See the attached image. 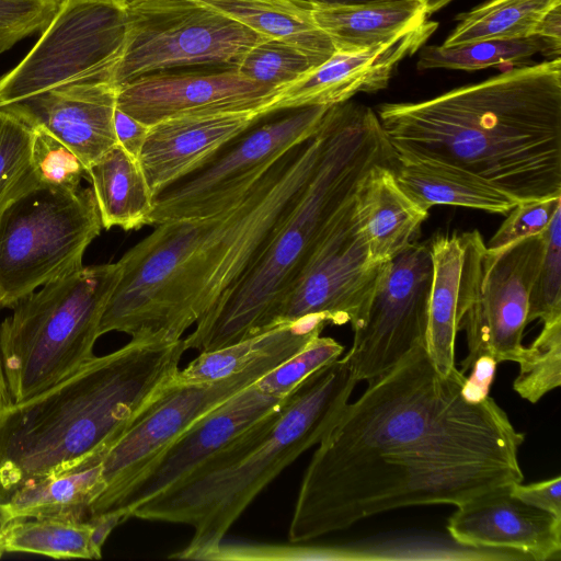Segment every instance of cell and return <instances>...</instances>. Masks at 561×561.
Segmentation results:
<instances>
[{"instance_id": "cell-1", "label": "cell", "mask_w": 561, "mask_h": 561, "mask_svg": "<svg viewBox=\"0 0 561 561\" xmlns=\"http://www.w3.org/2000/svg\"><path fill=\"white\" fill-rule=\"evenodd\" d=\"M465 375L440 373L425 344L368 381L312 455L288 528L290 542L343 530L388 511L459 506L520 483L525 435Z\"/></svg>"}, {"instance_id": "cell-2", "label": "cell", "mask_w": 561, "mask_h": 561, "mask_svg": "<svg viewBox=\"0 0 561 561\" xmlns=\"http://www.w3.org/2000/svg\"><path fill=\"white\" fill-rule=\"evenodd\" d=\"M327 135L323 117L318 130L283 153L237 204L157 225L131 247L118 261L122 273L100 335L182 339L261 259L316 172Z\"/></svg>"}, {"instance_id": "cell-3", "label": "cell", "mask_w": 561, "mask_h": 561, "mask_svg": "<svg viewBox=\"0 0 561 561\" xmlns=\"http://www.w3.org/2000/svg\"><path fill=\"white\" fill-rule=\"evenodd\" d=\"M397 161L466 170L518 202L561 196V59L376 112Z\"/></svg>"}, {"instance_id": "cell-4", "label": "cell", "mask_w": 561, "mask_h": 561, "mask_svg": "<svg viewBox=\"0 0 561 561\" xmlns=\"http://www.w3.org/2000/svg\"><path fill=\"white\" fill-rule=\"evenodd\" d=\"M186 347L135 336L0 416V502L23 483L100 462L173 382Z\"/></svg>"}, {"instance_id": "cell-5", "label": "cell", "mask_w": 561, "mask_h": 561, "mask_svg": "<svg viewBox=\"0 0 561 561\" xmlns=\"http://www.w3.org/2000/svg\"><path fill=\"white\" fill-rule=\"evenodd\" d=\"M356 383L341 358L320 367L277 408L135 507L130 517L191 526L194 533L190 543L170 558L209 560L255 496L321 442L348 403Z\"/></svg>"}, {"instance_id": "cell-6", "label": "cell", "mask_w": 561, "mask_h": 561, "mask_svg": "<svg viewBox=\"0 0 561 561\" xmlns=\"http://www.w3.org/2000/svg\"><path fill=\"white\" fill-rule=\"evenodd\" d=\"M323 152L306 190L251 271L184 337L187 350L216 351L275 328L277 311L340 211L376 165L396 163L370 107L332 105Z\"/></svg>"}, {"instance_id": "cell-7", "label": "cell", "mask_w": 561, "mask_h": 561, "mask_svg": "<svg viewBox=\"0 0 561 561\" xmlns=\"http://www.w3.org/2000/svg\"><path fill=\"white\" fill-rule=\"evenodd\" d=\"M118 262L82 266L19 301L0 324V352L13 403L34 397L95 357L93 348Z\"/></svg>"}, {"instance_id": "cell-8", "label": "cell", "mask_w": 561, "mask_h": 561, "mask_svg": "<svg viewBox=\"0 0 561 561\" xmlns=\"http://www.w3.org/2000/svg\"><path fill=\"white\" fill-rule=\"evenodd\" d=\"M102 222L91 187L37 185L0 213V309L83 266Z\"/></svg>"}, {"instance_id": "cell-9", "label": "cell", "mask_w": 561, "mask_h": 561, "mask_svg": "<svg viewBox=\"0 0 561 561\" xmlns=\"http://www.w3.org/2000/svg\"><path fill=\"white\" fill-rule=\"evenodd\" d=\"M126 38L113 85L178 68H236L265 39L197 0H125Z\"/></svg>"}, {"instance_id": "cell-10", "label": "cell", "mask_w": 561, "mask_h": 561, "mask_svg": "<svg viewBox=\"0 0 561 561\" xmlns=\"http://www.w3.org/2000/svg\"><path fill=\"white\" fill-rule=\"evenodd\" d=\"M126 38L122 3L62 0L28 54L0 77V105L77 82L113 84Z\"/></svg>"}, {"instance_id": "cell-11", "label": "cell", "mask_w": 561, "mask_h": 561, "mask_svg": "<svg viewBox=\"0 0 561 561\" xmlns=\"http://www.w3.org/2000/svg\"><path fill=\"white\" fill-rule=\"evenodd\" d=\"M329 107L291 108L255 123L203 167L158 193L151 225L206 217L237 204L283 153L318 130Z\"/></svg>"}, {"instance_id": "cell-12", "label": "cell", "mask_w": 561, "mask_h": 561, "mask_svg": "<svg viewBox=\"0 0 561 561\" xmlns=\"http://www.w3.org/2000/svg\"><path fill=\"white\" fill-rule=\"evenodd\" d=\"M294 355H268L211 382H172L102 456L104 489L88 517L113 510L140 473L193 424Z\"/></svg>"}, {"instance_id": "cell-13", "label": "cell", "mask_w": 561, "mask_h": 561, "mask_svg": "<svg viewBox=\"0 0 561 561\" xmlns=\"http://www.w3.org/2000/svg\"><path fill=\"white\" fill-rule=\"evenodd\" d=\"M433 263L428 243L414 241L385 263L364 313L352 325L353 344L341 358L358 381L393 367L425 344Z\"/></svg>"}, {"instance_id": "cell-14", "label": "cell", "mask_w": 561, "mask_h": 561, "mask_svg": "<svg viewBox=\"0 0 561 561\" xmlns=\"http://www.w3.org/2000/svg\"><path fill=\"white\" fill-rule=\"evenodd\" d=\"M545 232L523 239L499 251L486 249L479 283L461 320L468 355L460 371L472 368L481 356L496 363L523 357L529 295L545 251Z\"/></svg>"}, {"instance_id": "cell-15", "label": "cell", "mask_w": 561, "mask_h": 561, "mask_svg": "<svg viewBox=\"0 0 561 561\" xmlns=\"http://www.w3.org/2000/svg\"><path fill=\"white\" fill-rule=\"evenodd\" d=\"M353 205L354 198L332 222L279 307L276 327L311 316H323L335 325H353L364 313L385 263L373 264L368 260Z\"/></svg>"}, {"instance_id": "cell-16", "label": "cell", "mask_w": 561, "mask_h": 561, "mask_svg": "<svg viewBox=\"0 0 561 561\" xmlns=\"http://www.w3.org/2000/svg\"><path fill=\"white\" fill-rule=\"evenodd\" d=\"M280 89L254 82L236 68L218 71L173 70L151 73L117 89L116 107L140 123L192 115L259 111Z\"/></svg>"}, {"instance_id": "cell-17", "label": "cell", "mask_w": 561, "mask_h": 561, "mask_svg": "<svg viewBox=\"0 0 561 561\" xmlns=\"http://www.w3.org/2000/svg\"><path fill=\"white\" fill-rule=\"evenodd\" d=\"M425 21L380 44L351 51H339L295 82L282 88L265 107V116L304 106H332L359 92L387 88L398 64L417 53L437 30Z\"/></svg>"}, {"instance_id": "cell-18", "label": "cell", "mask_w": 561, "mask_h": 561, "mask_svg": "<svg viewBox=\"0 0 561 561\" xmlns=\"http://www.w3.org/2000/svg\"><path fill=\"white\" fill-rule=\"evenodd\" d=\"M286 397V396H285ZM285 397L268 394L254 383L207 413L170 444L128 486L113 510L130 512L186 476Z\"/></svg>"}, {"instance_id": "cell-19", "label": "cell", "mask_w": 561, "mask_h": 561, "mask_svg": "<svg viewBox=\"0 0 561 561\" xmlns=\"http://www.w3.org/2000/svg\"><path fill=\"white\" fill-rule=\"evenodd\" d=\"M511 485L457 506L447 523L450 537L466 548L512 550L533 560H559L561 518L523 502L512 494Z\"/></svg>"}, {"instance_id": "cell-20", "label": "cell", "mask_w": 561, "mask_h": 561, "mask_svg": "<svg viewBox=\"0 0 561 561\" xmlns=\"http://www.w3.org/2000/svg\"><path fill=\"white\" fill-rule=\"evenodd\" d=\"M433 278L425 348L437 369L455 366V342L477 289L485 242L478 230L436 234L428 243Z\"/></svg>"}, {"instance_id": "cell-21", "label": "cell", "mask_w": 561, "mask_h": 561, "mask_svg": "<svg viewBox=\"0 0 561 561\" xmlns=\"http://www.w3.org/2000/svg\"><path fill=\"white\" fill-rule=\"evenodd\" d=\"M264 116L259 111L192 115L152 126L138 162L153 197L191 174Z\"/></svg>"}, {"instance_id": "cell-22", "label": "cell", "mask_w": 561, "mask_h": 561, "mask_svg": "<svg viewBox=\"0 0 561 561\" xmlns=\"http://www.w3.org/2000/svg\"><path fill=\"white\" fill-rule=\"evenodd\" d=\"M117 89L107 82H77L15 103L82 162L85 171L117 145L114 130Z\"/></svg>"}, {"instance_id": "cell-23", "label": "cell", "mask_w": 561, "mask_h": 561, "mask_svg": "<svg viewBox=\"0 0 561 561\" xmlns=\"http://www.w3.org/2000/svg\"><path fill=\"white\" fill-rule=\"evenodd\" d=\"M393 167H374L354 197L355 225L373 264L387 263L403 252L415 241L428 217V210L401 190Z\"/></svg>"}, {"instance_id": "cell-24", "label": "cell", "mask_w": 561, "mask_h": 561, "mask_svg": "<svg viewBox=\"0 0 561 561\" xmlns=\"http://www.w3.org/2000/svg\"><path fill=\"white\" fill-rule=\"evenodd\" d=\"M393 172L401 190L425 210L449 205L507 215L519 203L478 175L438 162L396 160Z\"/></svg>"}, {"instance_id": "cell-25", "label": "cell", "mask_w": 561, "mask_h": 561, "mask_svg": "<svg viewBox=\"0 0 561 561\" xmlns=\"http://www.w3.org/2000/svg\"><path fill=\"white\" fill-rule=\"evenodd\" d=\"M102 227L125 231L151 225L153 194L137 159L116 145L87 170Z\"/></svg>"}, {"instance_id": "cell-26", "label": "cell", "mask_w": 561, "mask_h": 561, "mask_svg": "<svg viewBox=\"0 0 561 561\" xmlns=\"http://www.w3.org/2000/svg\"><path fill=\"white\" fill-rule=\"evenodd\" d=\"M316 24L335 50L351 51L386 42L426 21L424 0H385L356 7L311 8Z\"/></svg>"}, {"instance_id": "cell-27", "label": "cell", "mask_w": 561, "mask_h": 561, "mask_svg": "<svg viewBox=\"0 0 561 561\" xmlns=\"http://www.w3.org/2000/svg\"><path fill=\"white\" fill-rule=\"evenodd\" d=\"M253 30L302 51L317 66L335 53L302 0H197Z\"/></svg>"}, {"instance_id": "cell-28", "label": "cell", "mask_w": 561, "mask_h": 561, "mask_svg": "<svg viewBox=\"0 0 561 561\" xmlns=\"http://www.w3.org/2000/svg\"><path fill=\"white\" fill-rule=\"evenodd\" d=\"M327 323L325 317L311 316L277 325L236 344L199 353L185 368L179 369L173 382H211L238 374L265 356L297 354L320 335Z\"/></svg>"}, {"instance_id": "cell-29", "label": "cell", "mask_w": 561, "mask_h": 561, "mask_svg": "<svg viewBox=\"0 0 561 561\" xmlns=\"http://www.w3.org/2000/svg\"><path fill=\"white\" fill-rule=\"evenodd\" d=\"M104 489L100 462L31 480L4 502L12 519L67 518L85 520Z\"/></svg>"}, {"instance_id": "cell-30", "label": "cell", "mask_w": 561, "mask_h": 561, "mask_svg": "<svg viewBox=\"0 0 561 561\" xmlns=\"http://www.w3.org/2000/svg\"><path fill=\"white\" fill-rule=\"evenodd\" d=\"M561 0H490L457 15V25L442 44L454 47L482 41L533 36Z\"/></svg>"}, {"instance_id": "cell-31", "label": "cell", "mask_w": 561, "mask_h": 561, "mask_svg": "<svg viewBox=\"0 0 561 561\" xmlns=\"http://www.w3.org/2000/svg\"><path fill=\"white\" fill-rule=\"evenodd\" d=\"M417 69L445 68L474 71L502 64H514L542 54L549 59L560 57L557 46L539 35L523 38L482 41L454 47L424 45L420 50Z\"/></svg>"}, {"instance_id": "cell-32", "label": "cell", "mask_w": 561, "mask_h": 561, "mask_svg": "<svg viewBox=\"0 0 561 561\" xmlns=\"http://www.w3.org/2000/svg\"><path fill=\"white\" fill-rule=\"evenodd\" d=\"M90 537L87 519L16 518L7 527L1 549L55 559H95Z\"/></svg>"}, {"instance_id": "cell-33", "label": "cell", "mask_w": 561, "mask_h": 561, "mask_svg": "<svg viewBox=\"0 0 561 561\" xmlns=\"http://www.w3.org/2000/svg\"><path fill=\"white\" fill-rule=\"evenodd\" d=\"M34 125L18 104L0 105V213L38 183L32 169Z\"/></svg>"}, {"instance_id": "cell-34", "label": "cell", "mask_w": 561, "mask_h": 561, "mask_svg": "<svg viewBox=\"0 0 561 561\" xmlns=\"http://www.w3.org/2000/svg\"><path fill=\"white\" fill-rule=\"evenodd\" d=\"M519 374L514 390L525 400L537 403L561 385V318L543 323L538 337L518 362Z\"/></svg>"}, {"instance_id": "cell-35", "label": "cell", "mask_w": 561, "mask_h": 561, "mask_svg": "<svg viewBox=\"0 0 561 561\" xmlns=\"http://www.w3.org/2000/svg\"><path fill=\"white\" fill-rule=\"evenodd\" d=\"M314 67L317 65L294 46L265 38L244 53L236 70L254 82L282 89Z\"/></svg>"}, {"instance_id": "cell-36", "label": "cell", "mask_w": 561, "mask_h": 561, "mask_svg": "<svg viewBox=\"0 0 561 561\" xmlns=\"http://www.w3.org/2000/svg\"><path fill=\"white\" fill-rule=\"evenodd\" d=\"M33 125L31 160L38 185L67 192L79 191L81 180L87 178L82 162L46 128Z\"/></svg>"}, {"instance_id": "cell-37", "label": "cell", "mask_w": 561, "mask_h": 561, "mask_svg": "<svg viewBox=\"0 0 561 561\" xmlns=\"http://www.w3.org/2000/svg\"><path fill=\"white\" fill-rule=\"evenodd\" d=\"M545 251L533 284L527 324L536 319L543 323L561 318V207L545 231Z\"/></svg>"}, {"instance_id": "cell-38", "label": "cell", "mask_w": 561, "mask_h": 561, "mask_svg": "<svg viewBox=\"0 0 561 561\" xmlns=\"http://www.w3.org/2000/svg\"><path fill=\"white\" fill-rule=\"evenodd\" d=\"M343 351L344 346L334 339L319 335L300 352L256 380L255 385L265 393L285 397L307 376L340 358Z\"/></svg>"}, {"instance_id": "cell-39", "label": "cell", "mask_w": 561, "mask_h": 561, "mask_svg": "<svg viewBox=\"0 0 561 561\" xmlns=\"http://www.w3.org/2000/svg\"><path fill=\"white\" fill-rule=\"evenodd\" d=\"M62 0H0V54L22 39L42 33Z\"/></svg>"}, {"instance_id": "cell-40", "label": "cell", "mask_w": 561, "mask_h": 561, "mask_svg": "<svg viewBox=\"0 0 561 561\" xmlns=\"http://www.w3.org/2000/svg\"><path fill=\"white\" fill-rule=\"evenodd\" d=\"M560 207L561 196L519 202L485 243L486 249L499 251L523 239L543 233Z\"/></svg>"}, {"instance_id": "cell-41", "label": "cell", "mask_w": 561, "mask_h": 561, "mask_svg": "<svg viewBox=\"0 0 561 561\" xmlns=\"http://www.w3.org/2000/svg\"><path fill=\"white\" fill-rule=\"evenodd\" d=\"M513 495L523 502L553 514L561 518V477L545 480L541 482L511 485Z\"/></svg>"}, {"instance_id": "cell-42", "label": "cell", "mask_w": 561, "mask_h": 561, "mask_svg": "<svg viewBox=\"0 0 561 561\" xmlns=\"http://www.w3.org/2000/svg\"><path fill=\"white\" fill-rule=\"evenodd\" d=\"M114 130L117 145L138 160L149 126L116 107L114 113Z\"/></svg>"}, {"instance_id": "cell-43", "label": "cell", "mask_w": 561, "mask_h": 561, "mask_svg": "<svg viewBox=\"0 0 561 561\" xmlns=\"http://www.w3.org/2000/svg\"><path fill=\"white\" fill-rule=\"evenodd\" d=\"M128 518L127 513L122 508L111 510L88 517L87 520L91 527V547L95 559H101L103 545L112 530Z\"/></svg>"}, {"instance_id": "cell-44", "label": "cell", "mask_w": 561, "mask_h": 561, "mask_svg": "<svg viewBox=\"0 0 561 561\" xmlns=\"http://www.w3.org/2000/svg\"><path fill=\"white\" fill-rule=\"evenodd\" d=\"M496 364L492 357L485 355L474 362L471 375L466 378V392L470 399L481 400L488 396Z\"/></svg>"}, {"instance_id": "cell-45", "label": "cell", "mask_w": 561, "mask_h": 561, "mask_svg": "<svg viewBox=\"0 0 561 561\" xmlns=\"http://www.w3.org/2000/svg\"><path fill=\"white\" fill-rule=\"evenodd\" d=\"M561 46V4L553 8L540 22L536 34Z\"/></svg>"}, {"instance_id": "cell-46", "label": "cell", "mask_w": 561, "mask_h": 561, "mask_svg": "<svg viewBox=\"0 0 561 561\" xmlns=\"http://www.w3.org/2000/svg\"><path fill=\"white\" fill-rule=\"evenodd\" d=\"M311 8L329 9L368 4L385 0H302Z\"/></svg>"}, {"instance_id": "cell-47", "label": "cell", "mask_w": 561, "mask_h": 561, "mask_svg": "<svg viewBox=\"0 0 561 561\" xmlns=\"http://www.w3.org/2000/svg\"><path fill=\"white\" fill-rule=\"evenodd\" d=\"M13 404L7 378L3 370L1 352H0V416Z\"/></svg>"}, {"instance_id": "cell-48", "label": "cell", "mask_w": 561, "mask_h": 561, "mask_svg": "<svg viewBox=\"0 0 561 561\" xmlns=\"http://www.w3.org/2000/svg\"><path fill=\"white\" fill-rule=\"evenodd\" d=\"M12 520L13 519L10 516V513L8 511V507H7V504L0 502V557L3 553L2 549H1L2 537H3V534H4L5 529H7V527L9 526V524Z\"/></svg>"}, {"instance_id": "cell-49", "label": "cell", "mask_w": 561, "mask_h": 561, "mask_svg": "<svg viewBox=\"0 0 561 561\" xmlns=\"http://www.w3.org/2000/svg\"><path fill=\"white\" fill-rule=\"evenodd\" d=\"M426 3L427 15H431L444 7L453 2L454 0H424Z\"/></svg>"}, {"instance_id": "cell-50", "label": "cell", "mask_w": 561, "mask_h": 561, "mask_svg": "<svg viewBox=\"0 0 561 561\" xmlns=\"http://www.w3.org/2000/svg\"><path fill=\"white\" fill-rule=\"evenodd\" d=\"M110 1L118 2V3L123 4L125 0H110Z\"/></svg>"}]
</instances>
